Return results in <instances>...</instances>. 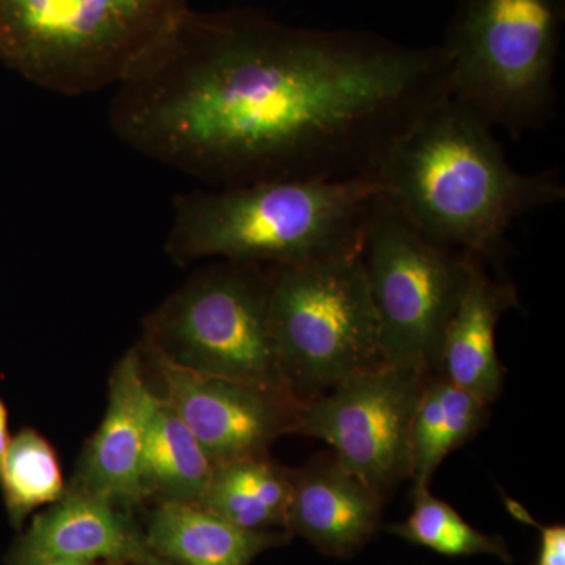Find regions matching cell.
I'll return each instance as SVG.
<instances>
[{"instance_id":"cell-9","label":"cell","mask_w":565,"mask_h":565,"mask_svg":"<svg viewBox=\"0 0 565 565\" xmlns=\"http://www.w3.org/2000/svg\"><path fill=\"white\" fill-rule=\"evenodd\" d=\"M429 375L379 363L303 404L294 433L318 438L382 498L411 479L412 424Z\"/></svg>"},{"instance_id":"cell-13","label":"cell","mask_w":565,"mask_h":565,"mask_svg":"<svg viewBox=\"0 0 565 565\" xmlns=\"http://www.w3.org/2000/svg\"><path fill=\"white\" fill-rule=\"evenodd\" d=\"M385 498L353 473L333 451L292 470L286 531L300 535L322 555L351 557L381 526Z\"/></svg>"},{"instance_id":"cell-1","label":"cell","mask_w":565,"mask_h":565,"mask_svg":"<svg viewBox=\"0 0 565 565\" xmlns=\"http://www.w3.org/2000/svg\"><path fill=\"white\" fill-rule=\"evenodd\" d=\"M448 96L441 47L191 10L118 85L110 122L132 150L218 188L353 180L373 178L394 141Z\"/></svg>"},{"instance_id":"cell-4","label":"cell","mask_w":565,"mask_h":565,"mask_svg":"<svg viewBox=\"0 0 565 565\" xmlns=\"http://www.w3.org/2000/svg\"><path fill=\"white\" fill-rule=\"evenodd\" d=\"M189 11L188 0H0V58L62 95L118 87Z\"/></svg>"},{"instance_id":"cell-6","label":"cell","mask_w":565,"mask_h":565,"mask_svg":"<svg viewBox=\"0 0 565 565\" xmlns=\"http://www.w3.org/2000/svg\"><path fill=\"white\" fill-rule=\"evenodd\" d=\"M270 327L300 404L381 360V326L360 250L273 267Z\"/></svg>"},{"instance_id":"cell-2","label":"cell","mask_w":565,"mask_h":565,"mask_svg":"<svg viewBox=\"0 0 565 565\" xmlns=\"http://www.w3.org/2000/svg\"><path fill=\"white\" fill-rule=\"evenodd\" d=\"M492 129L448 96L394 141L373 177L426 239L484 262L516 218L565 199L559 170L516 172Z\"/></svg>"},{"instance_id":"cell-7","label":"cell","mask_w":565,"mask_h":565,"mask_svg":"<svg viewBox=\"0 0 565 565\" xmlns=\"http://www.w3.org/2000/svg\"><path fill=\"white\" fill-rule=\"evenodd\" d=\"M269 292L262 266L211 264L145 319L143 349L193 373L294 397L270 327Z\"/></svg>"},{"instance_id":"cell-17","label":"cell","mask_w":565,"mask_h":565,"mask_svg":"<svg viewBox=\"0 0 565 565\" xmlns=\"http://www.w3.org/2000/svg\"><path fill=\"white\" fill-rule=\"evenodd\" d=\"M212 470L214 462L188 424L161 394L154 393L141 460L148 500L199 504Z\"/></svg>"},{"instance_id":"cell-23","label":"cell","mask_w":565,"mask_h":565,"mask_svg":"<svg viewBox=\"0 0 565 565\" xmlns=\"http://www.w3.org/2000/svg\"><path fill=\"white\" fill-rule=\"evenodd\" d=\"M43 565H114V564H99V563H50Z\"/></svg>"},{"instance_id":"cell-5","label":"cell","mask_w":565,"mask_h":565,"mask_svg":"<svg viewBox=\"0 0 565 565\" xmlns=\"http://www.w3.org/2000/svg\"><path fill=\"white\" fill-rule=\"evenodd\" d=\"M563 20V0H463L441 47L449 96L514 137L544 126Z\"/></svg>"},{"instance_id":"cell-3","label":"cell","mask_w":565,"mask_h":565,"mask_svg":"<svg viewBox=\"0 0 565 565\" xmlns=\"http://www.w3.org/2000/svg\"><path fill=\"white\" fill-rule=\"evenodd\" d=\"M381 189L374 178L278 180L174 199L167 252L178 264L217 259L291 266L360 250Z\"/></svg>"},{"instance_id":"cell-22","label":"cell","mask_w":565,"mask_h":565,"mask_svg":"<svg viewBox=\"0 0 565 565\" xmlns=\"http://www.w3.org/2000/svg\"><path fill=\"white\" fill-rule=\"evenodd\" d=\"M9 433V412H7L6 404L0 399V463H2L3 456H6L7 446L10 444Z\"/></svg>"},{"instance_id":"cell-11","label":"cell","mask_w":565,"mask_h":565,"mask_svg":"<svg viewBox=\"0 0 565 565\" xmlns=\"http://www.w3.org/2000/svg\"><path fill=\"white\" fill-rule=\"evenodd\" d=\"M154 392L145 381L137 349L114 367L109 381L106 414L93 434L68 489L95 494L131 511L147 501L141 460Z\"/></svg>"},{"instance_id":"cell-20","label":"cell","mask_w":565,"mask_h":565,"mask_svg":"<svg viewBox=\"0 0 565 565\" xmlns=\"http://www.w3.org/2000/svg\"><path fill=\"white\" fill-rule=\"evenodd\" d=\"M444 412H441L440 377L429 375L424 385L411 435V479L415 486H429L435 471L446 459L444 452Z\"/></svg>"},{"instance_id":"cell-8","label":"cell","mask_w":565,"mask_h":565,"mask_svg":"<svg viewBox=\"0 0 565 565\" xmlns=\"http://www.w3.org/2000/svg\"><path fill=\"white\" fill-rule=\"evenodd\" d=\"M360 255L381 326L382 363L437 373L446 329L467 288L470 253L426 239L379 193Z\"/></svg>"},{"instance_id":"cell-10","label":"cell","mask_w":565,"mask_h":565,"mask_svg":"<svg viewBox=\"0 0 565 565\" xmlns=\"http://www.w3.org/2000/svg\"><path fill=\"white\" fill-rule=\"evenodd\" d=\"M161 379V396L195 435L214 465L269 456L292 435L303 404L264 386L193 373L147 351Z\"/></svg>"},{"instance_id":"cell-14","label":"cell","mask_w":565,"mask_h":565,"mask_svg":"<svg viewBox=\"0 0 565 565\" xmlns=\"http://www.w3.org/2000/svg\"><path fill=\"white\" fill-rule=\"evenodd\" d=\"M514 308H520L515 286L494 280L484 259L470 253L467 288L446 329L437 374L486 404L497 403L504 382L497 329L503 315Z\"/></svg>"},{"instance_id":"cell-12","label":"cell","mask_w":565,"mask_h":565,"mask_svg":"<svg viewBox=\"0 0 565 565\" xmlns=\"http://www.w3.org/2000/svg\"><path fill=\"white\" fill-rule=\"evenodd\" d=\"M9 561L10 565H159L129 511L68 487L61 500L33 519Z\"/></svg>"},{"instance_id":"cell-15","label":"cell","mask_w":565,"mask_h":565,"mask_svg":"<svg viewBox=\"0 0 565 565\" xmlns=\"http://www.w3.org/2000/svg\"><path fill=\"white\" fill-rule=\"evenodd\" d=\"M145 537L156 556L181 565H250L266 550L288 544L292 534L243 530L203 505L161 501Z\"/></svg>"},{"instance_id":"cell-16","label":"cell","mask_w":565,"mask_h":565,"mask_svg":"<svg viewBox=\"0 0 565 565\" xmlns=\"http://www.w3.org/2000/svg\"><path fill=\"white\" fill-rule=\"evenodd\" d=\"M291 492V468L252 457L214 465L199 504L243 530H286Z\"/></svg>"},{"instance_id":"cell-18","label":"cell","mask_w":565,"mask_h":565,"mask_svg":"<svg viewBox=\"0 0 565 565\" xmlns=\"http://www.w3.org/2000/svg\"><path fill=\"white\" fill-rule=\"evenodd\" d=\"M66 486L57 452L43 435L24 427L10 438L0 463V490L14 526L61 500Z\"/></svg>"},{"instance_id":"cell-21","label":"cell","mask_w":565,"mask_h":565,"mask_svg":"<svg viewBox=\"0 0 565 565\" xmlns=\"http://www.w3.org/2000/svg\"><path fill=\"white\" fill-rule=\"evenodd\" d=\"M505 508L519 522L535 526L541 533L537 559L535 565H565V526L564 525H541L535 522L530 512L522 504L516 503L512 498L504 497Z\"/></svg>"},{"instance_id":"cell-19","label":"cell","mask_w":565,"mask_h":565,"mask_svg":"<svg viewBox=\"0 0 565 565\" xmlns=\"http://www.w3.org/2000/svg\"><path fill=\"white\" fill-rule=\"evenodd\" d=\"M412 501L414 508L407 520L388 526L396 537L441 556H492L504 564L514 561L503 537L482 533L465 522L451 504L430 493L429 486H414Z\"/></svg>"}]
</instances>
